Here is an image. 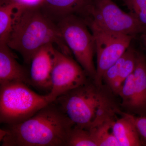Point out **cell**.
<instances>
[{
  "label": "cell",
  "instance_id": "6da1fadb",
  "mask_svg": "<svg viewBox=\"0 0 146 146\" xmlns=\"http://www.w3.org/2000/svg\"><path fill=\"white\" fill-rule=\"evenodd\" d=\"M74 123L54 103L22 122L1 129L2 146H65Z\"/></svg>",
  "mask_w": 146,
  "mask_h": 146
},
{
  "label": "cell",
  "instance_id": "7a4b0ae2",
  "mask_svg": "<svg viewBox=\"0 0 146 146\" xmlns=\"http://www.w3.org/2000/svg\"><path fill=\"white\" fill-rule=\"evenodd\" d=\"M49 44L56 45L58 50L70 56L57 24L41 10V6L21 7L7 44L18 52L24 62L30 64L35 52Z\"/></svg>",
  "mask_w": 146,
  "mask_h": 146
},
{
  "label": "cell",
  "instance_id": "3957f363",
  "mask_svg": "<svg viewBox=\"0 0 146 146\" xmlns=\"http://www.w3.org/2000/svg\"><path fill=\"white\" fill-rule=\"evenodd\" d=\"M53 102L75 125L87 129L113 117L116 112L107 97L87 81Z\"/></svg>",
  "mask_w": 146,
  "mask_h": 146
},
{
  "label": "cell",
  "instance_id": "277c9868",
  "mask_svg": "<svg viewBox=\"0 0 146 146\" xmlns=\"http://www.w3.org/2000/svg\"><path fill=\"white\" fill-rule=\"evenodd\" d=\"M50 103L46 95L36 94L23 82L2 84L0 88V121L9 125L19 123Z\"/></svg>",
  "mask_w": 146,
  "mask_h": 146
},
{
  "label": "cell",
  "instance_id": "5b68a950",
  "mask_svg": "<svg viewBox=\"0 0 146 146\" xmlns=\"http://www.w3.org/2000/svg\"><path fill=\"white\" fill-rule=\"evenodd\" d=\"M80 15L86 24L116 33L135 36L146 32V25L122 10L112 0H92Z\"/></svg>",
  "mask_w": 146,
  "mask_h": 146
},
{
  "label": "cell",
  "instance_id": "8992f818",
  "mask_svg": "<svg viewBox=\"0 0 146 146\" xmlns=\"http://www.w3.org/2000/svg\"><path fill=\"white\" fill-rule=\"evenodd\" d=\"M56 24L71 52L86 74L94 79L96 73L94 62L95 39L85 21L73 14L59 19Z\"/></svg>",
  "mask_w": 146,
  "mask_h": 146
},
{
  "label": "cell",
  "instance_id": "52a82bcc",
  "mask_svg": "<svg viewBox=\"0 0 146 146\" xmlns=\"http://www.w3.org/2000/svg\"><path fill=\"white\" fill-rule=\"evenodd\" d=\"M86 25L91 29L95 39L97 66L94 80L99 86L106 71L125 53L134 36L107 31L92 24Z\"/></svg>",
  "mask_w": 146,
  "mask_h": 146
},
{
  "label": "cell",
  "instance_id": "ba28073f",
  "mask_svg": "<svg viewBox=\"0 0 146 146\" xmlns=\"http://www.w3.org/2000/svg\"><path fill=\"white\" fill-rule=\"evenodd\" d=\"M86 74L70 56L56 49L51 74V88L47 94L50 103L87 82Z\"/></svg>",
  "mask_w": 146,
  "mask_h": 146
},
{
  "label": "cell",
  "instance_id": "9c48e42d",
  "mask_svg": "<svg viewBox=\"0 0 146 146\" xmlns=\"http://www.w3.org/2000/svg\"><path fill=\"white\" fill-rule=\"evenodd\" d=\"M56 50L54 44H49L43 46L35 54L30 63V85L50 91L51 78Z\"/></svg>",
  "mask_w": 146,
  "mask_h": 146
},
{
  "label": "cell",
  "instance_id": "30bf717a",
  "mask_svg": "<svg viewBox=\"0 0 146 146\" xmlns=\"http://www.w3.org/2000/svg\"><path fill=\"white\" fill-rule=\"evenodd\" d=\"M11 50L7 44H0V84L17 82L30 84L29 74Z\"/></svg>",
  "mask_w": 146,
  "mask_h": 146
},
{
  "label": "cell",
  "instance_id": "8fae6325",
  "mask_svg": "<svg viewBox=\"0 0 146 146\" xmlns=\"http://www.w3.org/2000/svg\"><path fill=\"white\" fill-rule=\"evenodd\" d=\"M121 118L114 121L113 131L120 146H140L146 142L138 132L129 114L123 113Z\"/></svg>",
  "mask_w": 146,
  "mask_h": 146
},
{
  "label": "cell",
  "instance_id": "7c38bea8",
  "mask_svg": "<svg viewBox=\"0 0 146 146\" xmlns=\"http://www.w3.org/2000/svg\"><path fill=\"white\" fill-rule=\"evenodd\" d=\"M92 0H42L41 6L44 7L50 18L54 16L57 21L70 14H81Z\"/></svg>",
  "mask_w": 146,
  "mask_h": 146
},
{
  "label": "cell",
  "instance_id": "4fadbf2b",
  "mask_svg": "<svg viewBox=\"0 0 146 146\" xmlns=\"http://www.w3.org/2000/svg\"><path fill=\"white\" fill-rule=\"evenodd\" d=\"M135 98L133 110L146 112V59L141 52L136 51V62L133 72Z\"/></svg>",
  "mask_w": 146,
  "mask_h": 146
},
{
  "label": "cell",
  "instance_id": "5bb4252c",
  "mask_svg": "<svg viewBox=\"0 0 146 146\" xmlns=\"http://www.w3.org/2000/svg\"><path fill=\"white\" fill-rule=\"evenodd\" d=\"M0 7V44H7L22 6L12 2H5Z\"/></svg>",
  "mask_w": 146,
  "mask_h": 146
},
{
  "label": "cell",
  "instance_id": "9a60e30c",
  "mask_svg": "<svg viewBox=\"0 0 146 146\" xmlns=\"http://www.w3.org/2000/svg\"><path fill=\"white\" fill-rule=\"evenodd\" d=\"M109 118L89 129L97 146H120L114 135L113 125L115 120Z\"/></svg>",
  "mask_w": 146,
  "mask_h": 146
},
{
  "label": "cell",
  "instance_id": "2e32d148",
  "mask_svg": "<svg viewBox=\"0 0 146 146\" xmlns=\"http://www.w3.org/2000/svg\"><path fill=\"white\" fill-rule=\"evenodd\" d=\"M126 57L124 62L119 77L112 90L115 94H119L126 79L133 72L136 62V50L129 46L126 50Z\"/></svg>",
  "mask_w": 146,
  "mask_h": 146
},
{
  "label": "cell",
  "instance_id": "e0dca14e",
  "mask_svg": "<svg viewBox=\"0 0 146 146\" xmlns=\"http://www.w3.org/2000/svg\"><path fill=\"white\" fill-rule=\"evenodd\" d=\"M66 146H97L90 131L75 125L69 133Z\"/></svg>",
  "mask_w": 146,
  "mask_h": 146
},
{
  "label": "cell",
  "instance_id": "ac0fdd59",
  "mask_svg": "<svg viewBox=\"0 0 146 146\" xmlns=\"http://www.w3.org/2000/svg\"><path fill=\"white\" fill-rule=\"evenodd\" d=\"M118 95L121 98L124 106L133 110L135 98L134 78L133 73L126 79Z\"/></svg>",
  "mask_w": 146,
  "mask_h": 146
},
{
  "label": "cell",
  "instance_id": "d6986e66",
  "mask_svg": "<svg viewBox=\"0 0 146 146\" xmlns=\"http://www.w3.org/2000/svg\"><path fill=\"white\" fill-rule=\"evenodd\" d=\"M129 13L146 25V0H123Z\"/></svg>",
  "mask_w": 146,
  "mask_h": 146
},
{
  "label": "cell",
  "instance_id": "ffe728a7",
  "mask_svg": "<svg viewBox=\"0 0 146 146\" xmlns=\"http://www.w3.org/2000/svg\"><path fill=\"white\" fill-rule=\"evenodd\" d=\"M126 51L123 55L111 67L106 71L103 80L112 89L119 75L124 62L126 57Z\"/></svg>",
  "mask_w": 146,
  "mask_h": 146
},
{
  "label": "cell",
  "instance_id": "44dd1931",
  "mask_svg": "<svg viewBox=\"0 0 146 146\" xmlns=\"http://www.w3.org/2000/svg\"><path fill=\"white\" fill-rule=\"evenodd\" d=\"M138 132L146 142V117H136L130 115Z\"/></svg>",
  "mask_w": 146,
  "mask_h": 146
},
{
  "label": "cell",
  "instance_id": "7402d4cb",
  "mask_svg": "<svg viewBox=\"0 0 146 146\" xmlns=\"http://www.w3.org/2000/svg\"><path fill=\"white\" fill-rule=\"evenodd\" d=\"M42 0H9L6 2H12L25 7L41 5Z\"/></svg>",
  "mask_w": 146,
  "mask_h": 146
},
{
  "label": "cell",
  "instance_id": "603a6c76",
  "mask_svg": "<svg viewBox=\"0 0 146 146\" xmlns=\"http://www.w3.org/2000/svg\"><path fill=\"white\" fill-rule=\"evenodd\" d=\"M141 38L143 44L146 48V32L141 34Z\"/></svg>",
  "mask_w": 146,
  "mask_h": 146
}]
</instances>
